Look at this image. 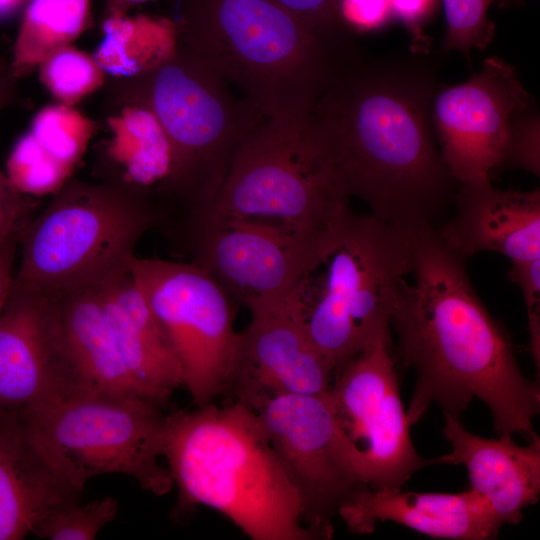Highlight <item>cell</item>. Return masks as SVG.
I'll return each mask as SVG.
<instances>
[{"instance_id": "24", "label": "cell", "mask_w": 540, "mask_h": 540, "mask_svg": "<svg viewBox=\"0 0 540 540\" xmlns=\"http://www.w3.org/2000/svg\"><path fill=\"white\" fill-rule=\"evenodd\" d=\"M111 153L122 165L129 182L139 186L167 181L171 170L169 143L153 114L129 109L112 124Z\"/></svg>"}, {"instance_id": "2", "label": "cell", "mask_w": 540, "mask_h": 540, "mask_svg": "<svg viewBox=\"0 0 540 540\" xmlns=\"http://www.w3.org/2000/svg\"><path fill=\"white\" fill-rule=\"evenodd\" d=\"M412 270L390 316L397 355L416 375L406 412L417 423L431 404L460 417L474 398L490 409L498 436L537 435L540 389L521 371L505 328L487 311L466 269L436 227L411 228Z\"/></svg>"}, {"instance_id": "35", "label": "cell", "mask_w": 540, "mask_h": 540, "mask_svg": "<svg viewBox=\"0 0 540 540\" xmlns=\"http://www.w3.org/2000/svg\"><path fill=\"white\" fill-rule=\"evenodd\" d=\"M17 241L18 238L11 240L0 251V316L5 307L12 286Z\"/></svg>"}, {"instance_id": "17", "label": "cell", "mask_w": 540, "mask_h": 540, "mask_svg": "<svg viewBox=\"0 0 540 540\" xmlns=\"http://www.w3.org/2000/svg\"><path fill=\"white\" fill-rule=\"evenodd\" d=\"M355 534L372 533L380 522L391 521L433 538L489 540L505 524L475 490L427 493L402 486L358 488L337 514Z\"/></svg>"}, {"instance_id": "34", "label": "cell", "mask_w": 540, "mask_h": 540, "mask_svg": "<svg viewBox=\"0 0 540 540\" xmlns=\"http://www.w3.org/2000/svg\"><path fill=\"white\" fill-rule=\"evenodd\" d=\"M394 17L417 32L434 10L436 0H389Z\"/></svg>"}, {"instance_id": "14", "label": "cell", "mask_w": 540, "mask_h": 540, "mask_svg": "<svg viewBox=\"0 0 540 540\" xmlns=\"http://www.w3.org/2000/svg\"><path fill=\"white\" fill-rule=\"evenodd\" d=\"M529 95L511 65L486 59L468 81L435 93L431 103L440 153L458 183L489 178L499 166L513 117Z\"/></svg>"}, {"instance_id": "4", "label": "cell", "mask_w": 540, "mask_h": 540, "mask_svg": "<svg viewBox=\"0 0 540 540\" xmlns=\"http://www.w3.org/2000/svg\"><path fill=\"white\" fill-rule=\"evenodd\" d=\"M192 53L266 118H305L356 58L348 35L324 32L275 0H185Z\"/></svg>"}, {"instance_id": "3", "label": "cell", "mask_w": 540, "mask_h": 540, "mask_svg": "<svg viewBox=\"0 0 540 540\" xmlns=\"http://www.w3.org/2000/svg\"><path fill=\"white\" fill-rule=\"evenodd\" d=\"M162 457L178 491L173 518L205 506L252 540L316 539L255 411L243 403L166 414Z\"/></svg>"}, {"instance_id": "22", "label": "cell", "mask_w": 540, "mask_h": 540, "mask_svg": "<svg viewBox=\"0 0 540 540\" xmlns=\"http://www.w3.org/2000/svg\"><path fill=\"white\" fill-rule=\"evenodd\" d=\"M54 295L65 344L85 390L144 397L116 344L97 287Z\"/></svg>"}, {"instance_id": "12", "label": "cell", "mask_w": 540, "mask_h": 540, "mask_svg": "<svg viewBox=\"0 0 540 540\" xmlns=\"http://www.w3.org/2000/svg\"><path fill=\"white\" fill-rule=\"evenodd\" d=\"M330 400L346 434L361 454L366 485L403 486L418 470L435 464L421 457L410 437L390 324L380 327L333 375Z\"/></svg>"}, {"instance_id": "16", "label": "cell", "mask_w": 540, "mask_h": 540, "mask_svg": "<svg viewBox=\"0 0 540 540\" xmlns=\"http://www.w3.org/2000/svg\"><path fill=\"white\" fill-rule=\"evenodd\" d=\"M230 394L249 408L275 394L326 395L333 374L290 295L248 308Z\"/></svg>"}, {"instance_id": "15", "label": "cell", "mask_w": 540, "mask_h": 540, "mask_svg": "<svg viewBox=\"0 0 540 540\" xmlns=\"http://www.w3.org/2000/svg\"><path fill=\"white\" fill-rule=\"evenodd\" d=\"M82 392L56 296L11 286L0 316V410L19 412Z\"/></svg>"}, {"instance_id": "38", "label": "cell", "mask_w": 540, "mask_h": 540, "mask_svg": "<svg viewBox=\"0 0 540 540\" xmlns=\"http://www.w3.org/2000/svg\"><path fill=\"white\" fill-rule=\"evenodd\" d=\"M500 1H501L502 3H504V2H512V1H514V0H500Z\"/></svg>"}, {"instance_id": "37", "label": "cell", "mask_w": 540, "mask_h": 540, "mask_svg": "<svg viewBox=\"0 0 540 540\" xmlns=\"http://www.w3.org/2000/svg\"><path fill=\"white\" fill-rule=\"evenodd\" d=\"M117 2H118V0H110V4H111L112 9L115 7Z\"/></svg>"}, {"instance_id": "30", "label": "cell", "mask_w": 540, "mask_h": 540, "mask_svg": "<svg viewBox=\"0 0 540 540\" xmlns=\"http://www.w3.org/2000/svg\"><path fill=\"white\" fill-rule=\"evenodd\" d=\"M507 279L520 288L527 309L529 351L539 367L540 359V259L512 263Z\"/></svg>"}, {"instance_id": "11", "label": "cell", "mask_w": 540, "mask_h": 540, "mask_svg": "<svg viewBox=\"0 0 540 540\" xmlns=\"http://www.w3.org/2000/svg\"><path fill=\"white\" fill-rule=\"evenodd\" d=\"M255 411L301 503V519L316 539L333 535L332 520L361 486V454L326 395L282 393Z\"/></svg>"}, {"instance_id": "6", "label": "cell", "mask_w": 540, "mask_h": 540, "mask_svg": "<svg viewBox=\"0 0 540 540\" xmlns=\"http://www.w3.org/2000/svg\"><path fill=\"white\" fill-rule=\"evenodd\" d=\"M162 220L132 190L68 186L20 231L12 287L56 294L95 286L129 269L140 239Z\"/></svg>"}, {"instance_id": "19", "label": "cell", "mask_w": 540, "mask_h": 540, "mask_svg": "<svg viewBox=\"0 0 540 540\" xmlns=\"http://www.w3.org/2000/svg\"><path fill=\"white\" fill-rule=\"evenodd\" d=\"M442 429L452 450L435 464H463L470 488L483 497L505 524L522 520V510L540 495V438L524 446L512 437L484 438L469 432L459 417L444 414Z\"/></svg>"}, {"instance_id": "9", "label": "cell", "mask_w": 540, "mask_h": 540, "mask_svg": "<svg viewBox=\"0 0 540 540\" xmlns=\"http://www.w3.org/2000/svg\"><path fill=\"white\" fill-rule=\"evenodd\" d=\"M304 119L265 118L240 146L213 203L199 213L270 220L319 242L349 204L315 159Z\"/></svg>"}, {"instance_id": "21", "label": "cell", "mask_w": 540, "mask_h": 540, "mask_svg": "<svg viewBox=\"0 0 540 540\" xmlns=\"http://www.w3.org/2000/svg\"><path fill=\"white\" fill-rule=\"evenodd\" d=\"M23 430L16 412L0 410V540H20L58 505L81 500Z\"/></svg>"}, {"instance_id": "31", "label": "cell", "mask_w": 540, "mask_h": 540, "mask_svg": "<svg viewBox=\"0 0 540 540\" xmlns=\"http://www.w3.org/2000/svg\"><path fill=\"white\" fill-rule=\"evenodd\" d=\"M339 14L349 30L371 31L394 18L389 0H339Z\"/></svg>"}, {"instance_id": "7", "label": "cell", "mask_w": 540, "mask_h": 540, "mask_svg": "<svg viewBox=\"0 0 540 540\" xmlns=\"http://www.w3.org/2000/svg\"><path fill=\"white\" fill-rule=\"evenodd\" d=\"M140 396L82 392L17 413L29 440L75 489L103 474L134 479L154 495L174 487L162 466L165 415Z\"/></svg>"}, {"instance_id": "18", "label": "cell", "mask_w": 540, "mask_h": 540, "mask_svg": "<svg viewBox=\"0 0 540 540\" xmlns=\"http://www.w3.org/2000/svg\"><path fill=\"white\" fill-rule=\"evenodd\" d=\"M440 238L464 258L494 252L512 263L540 259V191L500 190L489 178L460 183Z\"/></svg>"}, {"instance_id": "28", "label": "cell", "mask_w": 540, "mask_h": 540, "mask_svg": "<svg viewBox=\"0 0 540 540\" xmlns=\"http://www.w3.org/2000/svg\"><path fill=\"white\" fill-rule=\"evenodd\" d=\"M100 70L97 63L85 54L64 47L44 61L42 76L54 95L71 102L99 85Z\"/></svg>"}, {"instance_id": "27", "label": "cell", "mask_w": 540, "mask_h": 540, "mask_svg": "<svg viewBox=\"0 0 540 540\" xmlns=\"http://www.w3.org/2000/svg\"><path fill=\"white\" fill-rule=\"evenodd\" d=\"M495 0H442L445 18L446 50L468 53L483 49L494 35V24L488 10Z\"/></svg>"}, {"instance_id": "5", "label": "cell", "mask_w": 540, "mask_h": 540, "mask_svg": "<svg viewBox=\"0 0 540 540\" xmlns=\"http://www.w3.org/2000/svg\"><path fill=\"white\" fill-rule=\"evenodd\" d=\"M412 270L408 230L347 209L329 228L289 293L332 374L390 316Z\"/></svg>"}, {"instance_id": "36", "label": "cell", "mask_w": 540, "mask_h": 540, "mask_svg": "<svg viewBox=\"0 0 540 540\" xmlns=\"http://www.w3.org/2000/svg\"><path fill=\"white\" fill-rule=\"evenodd\" d=\"M147 1H150V0H118V2L116 3L115 7L112 10L113 12H123L124 9L129 6L141 4Z\"/></svg>"}, {"instance_id": "10", "label": "cell", "mask_w": 540, "mask_h": 540, "mask_svg": "<svg viewBox=\"0 0 540 540\" xmlns=\"http://www.w3.org/2000/svg\"><path fill=\"white\" fill-rule=\"evenodd\" d=\"M130 272L170 340L195 405L230 394L240 346L232 298L191 261L135 256Z\"/></svg>"}, {"instance_id": "13", "label": "cell", "mask_w": 540, "mask_h": 540, "mask_svg": "<svg viewBox=\"0 0 540 540\" xmlns=\"http://www.w3.org/2000/svg\"><path fill=\"white\" fill-rule=\"evenodd\" d=\"M183 226L191 262L247 309L288 295L320 242L259 218L200 213Z\"/></svg>"}, {"instance_id": "20", "label": "cell", "mask_w": 540, "mask_h": 540, "mask_svg": "<svg viewBox=\"0 0 540 540\" xmlns=\"http://www.w3.org/2000/svg\"><path fill=\"white\" fill-rule=\"evenodd\" d=\"M119 351L143 396L164 407L183 386L170 340L129 269L95 285Z\"/></svg>"}, {"instance_id": "8", "label": "cell", "mask_w": 540, "mask_h": 540, "mask_svg": "<svg viewBox=\"0 0 540 540\" xmlns=\"http://www.w3.org/2000/svg\"><path fill=\"white\" fill-rule=\"evenodd\" d=\"M149 110L171 150L167 183L185 203V216L215 200L240 146L266 118L192 52L151 67Z\"/></svg>"}, {"instance_id": "32", "label": "cell", "mask_w": 540, "mask_h": 540, "mask_svg": "<svg viewBox=\"0 0 540 540\" xmlns=\"http://www.w3.org/2000/svg\"><path fill=\"white\" fill-rule=\"evenodd\" d=\"M312 26L331 34L348 35L339 14V0H275Z\"/></svg>"}, {"instance_id": "29", "label": "cell", "mask_w": 540, "mask_h": 540, "mask_svg": "<svg viewBox=\"0 0 540 540\" xmlns=\"http://www.w3.org/2000/svg\"><path fill=\"white\" fill-rule=\"evenodd\" d=\"M529 108L513 117L499 166L519 168L539 175V117Z\"/></svg>"}, {"instance_id": "26", "label": "cell", "mask_w": 540, "mask_h": 540, "mask_svg": "<svg viewBox=\"0 0 540 540\" xmlns=\"http://www.w3.org/2000/svg\"><path fill=\"white\" fill-rule=\"evenodd\" d=\"M118 511L119 502L112 496L88 503L70 501L51 509L31 534L49 540H93L116 518Z\"/></svg>"}, {"instance_id": "25", "label": "cell", "mask_w": 540, "mask_h": 540, "mask_svg": "<svg viewBox=\"0 0 540 540\" xmlns=\"http://www.w3.org/2000/svg\"><path fill=\"white\" fill-rule=\"evenodd\" d=\"M30 134L44 154L69 175L84 151L90 124L69 107L53 106L36 116Z\"/></svg>"}, {"instance_id": "1", "label": "cell", "mask_w": 540, "mask_h": 540, "mask_svg": "<svg viewBox=\"0 0 540 540\" xmlns=\"http://www.w3.org/2000/svg\"><path fill=\"white\" fill-rule=\"evenodd\" d=\"M434 77L415 60L351 62L317 98L303 133L348 199L409 230L435 221L457 182L432 135Z\"/></svg>"}, {"instance_id": "33", "label": "cell", "mask_w": 540, "mask_h": 540, "mask_svg": "<svg viewBox=\"0 0 540 540\" xmlns=\"http://www.w3.org/2000/svg\"><path fill=\"white\" fill-rule=\"evenodd\" d=\"M20 193L0 170V251L27 223L28 205Z\"/></svg>"}, {"instance_id": "23", "label": "cell", "mask_w": 540, "mask_h": 540, "mask_svg": "<svg viewBox=\"0 0 540 540\" xmlns=\"http://www.w3.org/2000/svg\"><path fill=\"white\" fill-rule=\"evenodd\" d=\"M91 0H30L14 47V63L24 68L44 62L84 29Z\"/></svg>"}]
</instances>
